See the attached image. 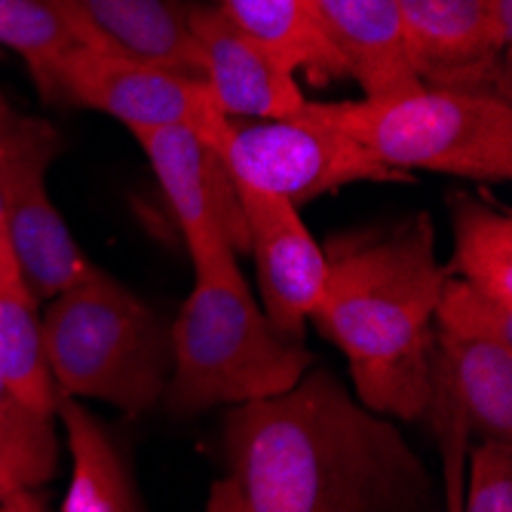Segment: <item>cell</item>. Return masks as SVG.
Masks as SVG:
<instances>
[{
  "label": "cell",
  "mask_w": 512,
  "mask_h": 512,
  "mask_svg": "<svg viewBox=\"0 0 512 512\" xmlns=\"http://www.w3.org/2000/svg\"><path fill=\"white\" fill-rule=\"evenodd\" d=\"M460 512H512V442H470Z\"/></svg>",
  "instance_id": "22"
},
{
  "label": "cell",
  "mask_w": 512,
  "mask_h": 512,
  "mask_svg": "<svg viewBox=\"0 0 512 512\" xmlns=\"http://www.w3.org/2000/svg\"><path fill=\"white\" fill-rule=\"evenodd\" d=\"M313 111L402 175L424 169L491 184L512 175V105L500 92L414 83L356 102H313Z\"/></svg>",
  "instance_id": "5"
},
{
  "label": "cell",
  "mask_w": 512,
  "mask_h": 512,
  "mask_svg": "<svg viewBox=\"0 0 512 512\" xmlns=\"http://www.w3.org/2000/svg\"><path fill=\"white\" fill-rule=\"evenodd\" d=\"M224 169L243 188L283 197L304 206L359 181L387 184L408 175L393 172L371 157L359 142L313 111V102L283 120H227L212 138Z\"/></svg>",
  "instance_id": "6"
},
{
  "label": "cell",
  "mask_w": 512,
  "mask_h": 512,
  "mask_svg": "<svg viewBox=\"0 0 512 512\" xmlns=\"http://www.w3.org/2000/svg\"><path fill=\"white\" fill-rule=\"evenodd\" d=\"M454 252L448 276L512 310V218L473 194L451 197Z\"/></svg>",
  "instance_id": "19"
},
{
  "label": "cell",
  "mask_w": 512,
  "mask_h": 512,
  "mask_svg": "<svg viewBox=\"0 0 512 512\" xmlns=\"http://www.w3.org/2000/svg\"><path fill=\"white\" fill-rule=\"evenodd\" d=\"M0 46L25 59V68L43 96L65 59L86 43L50 0H0Z\"/></svg>",
  "instance_id": "20"
},
{
  "label": "cell",
  "mask_w": 512,
  "mask_h": 512,
  "mask_svg": "<svg viewBox=\"0 0 512 512\" xmlns=\"http://www.w3.org/2000/svg\"><path fill=\"white\" fill-rule=\"evenodd\" d=\"M46 368L68 399H99L138 417L163 402L172 375V325L102 267L40 313Z\"/></svg>",
  "instance_id": "4"
},
{
  "label": "cell",
  "mask_w": 512,
  "mask_h": 512,
  "mask_svg": "<svg viewBox=\"0 0 512 512\" xmlns=\"http://www.w3.org/2000/svg\"><path fill=\"white\" fill-rule=\"evenodd\" d=\"M218 7L289 71L304 74L313 83L344 77L332 46L316 28L310 0H221Z\"/></svg>",
  "instance_id": "18"
},
{
  "label": "cell",
  "mask_w": 512,
  "mask_h": 512,
  "mask_svg": "<svg viewBox=\"0 0 512 512\" xmlns=\"http://www.w3.org/2000/svg\"><path fill=\"white\" fill-rule=\"evenodd\" d=\"M399 19L411 71L421 83L509 96L506 50L488 0H399Z\"/></svg>",
  "instance_id": "12"
},
{
  "label": "cell",
  "mask_w": 512,
  "mask_h": 512,
  "mask_svg": "<svg viewBox=\"0 0 512 512\" xmlns=\"http://www.w3.org/2000/svg\"><path fill=\"white\" fill-rule=\"evenodd\" d=\"M10 114H13V108H10V102L4 99V92H0V123H4Z\"/></svg>",
  "instance_id": "27"
},
{
  "label": "cell",
  "mask_w": 512,
  "mask_h": 512,
  "mask_svg": "<svg viewBox=\"0 0 512 512\" xmlns=\"http://www.w3.org/2000/svg\"><path fill=\"white\" fill-rule=\"evenodd\" d=\"M0 512H46V509L34 491L22 488V491H10L7 497H0Z\"/></svg>",
  "instance_id": "25"
},
{
  "label": "cell",
  "mask_w": 512,
  "mask_h": 512,
  "mask_svg": "<svg viewBox=\"0 0 512 512\" xmlns=\"http://www.w3.org/2000/svg\"><path fill=\"white\" fill-rule=\"evenodd\" d=\"M221 451L249 512H396L424 482L390 417L319 368L283 396L230 408Z\"/></svg>",
  "instance_id": "1"
},
{
  "label": "cell",
  "mask_w": 512,
  "mask_h": 512,
  "mask_svg": "<svg viewBox=\"0 0 512 512\" xmlns=\"http://www.w3.org/2000/svg\"><path fill=\"white\" fill-rule=\"evenodd\" d=\"M206 512H249V509H246V503H243L237 485L224 476V479H218V482L209 488Z\"/></svg>",
  "instance_id": "23"
},
{
  "label": "cell",
  "mask_w": 512,
  "mask_h": 512,
  "mask_svg": "<svg viewBox=\"0 0 512 512\" xmlns=\"http://www.w3.org/2000/svg\"><path fill=\"white\" fill-rule=\"evenodd\" d=\"M132 135L157 175L191 264L246 252L240 197L215 148L191 129H142Z\"/></svg>",
  "instance_id": "10"
},
{
  "label": "cell",
  "mask_w": 512,
  "mask_h": 512,
  "mask_svg": "<svg viewBox=\"0 0 512 512\" xmlns=\"http://www.w3.org/2000/svg\"><path fill=\"white\" fill-rule=\"evenodd\" d=\"M56 417L71 451V482L62 512H142L126 460L99 417L68 396H62Z\"/></svg>",
  "instance_id": "17"
},
{
  "label": "cell",
  "mask_w": 512,
  "mask_h": 512,
  "mask_svg": "<svg viewBox=\"0 0 512 512\" xmlns=\"http://www.w3.org/2000/svg\"><path fill=\"white\" fill-rule=\"evenodd\" d=\"M59 470V439L53 417H43L10 396L0 384V497L34 491Z\"/></svg>",
  "instance_id": "21"
},
{
  "label": "cell",
  "mask_w": 512,
  "mask_h": 512,
  "mask_svg": "<svg viewBox=\"0 0 512 512\" xmlns=\"http://www.w3.org/2000/svg\"><path fill=\"white\" fill-rule=\"evenodd\" d=\"M37 298L10 252H0V384L25 408L56 417L62 393L46 368Z\"/></svg>",
  "instance_id": "16"
},
{
  "label": "cell",
  "mask_w": 512,
  "mask_h": 512,
  "mask_svg": "<svg viewBox=\"0 0 512 512\" xmlns=\"http://www.w3.org/2000/svg\"><path fill=\"white\" fill-rule=\"evenodd\" d=\"M310 10L344 77L359 83L362 96L421 83L405 53L399 0H310Z\"/></svg>",
  "instance_id": "15"
},
{
  "label": "cell",
  "mask_w": 512,
  "mask_h": 512,
  "mask_svg": "<svg viewBox=\"0 0 512 512\" xmlns=\"http://www.w3.org/2000/svg\"><path fill=\"white\" fill-rule=\"evenodd\" d=\"M43 102L99 111L120 120L129 132L191 129L206 145L227 123L200 77L92 46H77L65 59L53 83L43 89Z\"/></svg>",
  "instance_id": "9"
},
{
  "label": "cell",
  "mask_w": 512,
  "mask_h": 512,
  "mask_svg": "<svg viewBox=\"0 0 512 512\" xmlns=\"http://www.w3.org/2000/svg\"><path fill=\"white\" fill-rule=\"evenodd\" d=\"M488 10H491V22H494L500 46L509 50V43H512V0H488Z\"/></svg>",
  "instance_id": "24"
},
{
  "label": "cell",
  "mask_w": 512,
  "mask_h": 512,
  "mask_svg": "<svg viewBox=\"0 0 512 512\" xmlns=\"http://www.w3.org/2000/svg\"><path fill=\"white\" fill-rule=\"evenodd\" d=\"M234 188L246 221V252L258 276V304L279 335L304 341V329L329 279L325 249L313 240L298 206L243 184Z\"/></svg>",
  "instance_id": "11"
},
{
  "label": "cell",
  "mask_w": 512,
  "mask_h": 512,
  "mask_svg": "<svg viewBox=\"0 0 512 512\" xmlns=\"http://www.w3.org/2000/svg\"><path fill=\"white\" fill-rule=\"evenodd\" d=\"M0 252H10V246H7V221H4V184H0Z\"/></svg>",
  "instance_id": "26"
},
{
  "label": "cell",
  "mask_w": 512,
  "mask_h": 512,
  "mask_svg": "<svg viewBox=\"0 0 512 512\" xmlns=\"http://www.w3.org/2000/svg\"><path fill=\"white\" fill-rule=\"evenodd\" d=\"M59 151L62 138L53 123L16 111L0 123L7 246L37 301H50L71 289L92 267L46 191V175Z\"/></svg>",
  "instance_id": "8"
},
{
  "label": "cell",
  "mask_w": 512,
  "mask_h": 512,
  "mask_svg": "<svg viewBox=\"0 0 512 512\" xmlns=\"http://www.w3.org/2000/svg\"><path fill=\"white\" fill-rule=\"evenodd\" d=\"M329 279L310 316L350 365L356 399L381 417L421 421L430 405L436 307L445 264L427 212L325 246Z\"/></svg>",
  "instance_id": "2"
},
{
  "label": "cell",
  "mask_w": 512,
  "mask_h": 512,
  "mask_svg": "<svg viewBox=\"0 0 512 512\" xmlns=\"http://www.w3.org/2000/svg\"><path fill=\"white\" fill-rule=\"evenodd\" d=\"M430 390L448 396L476 442H512V310L454 276L436 307Z\"/></svg>",
  "instance_id": "7"
},
{
  "label": "cell",
  "mask_w": 512,
  "mask_h": 512,
  "mask_svg": "<svg viewBox=\"0 0 512 512\" xmlns=\"http://www.w3.org/2000/svg\"><path fill=\"white\" fill-rule=\"evenodd\" d=\"M200 77L227 120H283L307 108L298 74L246 37L218 4H191Z\"/></svg>",
  "instance_id": "13"
},
{
  "label": "cell",
  "mask_w": 512,
  "mask_h": 512,
  "mask_svg": "<svg viewBox=\"0 0 512 512\" xmlns=\"http://www.w3.org/2000/svg\"><path fill=\"white\" fill-rule=\"evenodd\" d=\"M313 368L304 341L279 335L252 298L237 255L194 267V289L172 322V414L249 405L289 393Z\"/></svg>",
  "instance_id": "3"
},
{
  "label": "cell",
  "mask_w": 512,
  "mask_h": 512,
  "mask_svg": "<svg viewBox=\"0 0 512 512\" xmlns=\"http://www.w3.org/2000/svg\"><path fill=\"white\" fill-rule=\"evenodd\" d=\"M50 4L65 13L92 50L200 77L188 0H50Z\"/></svg>",
  "instance_id": "14"
}]
</instances>
